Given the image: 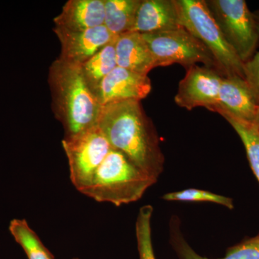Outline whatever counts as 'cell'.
Instances as JSON below:
<instances>
[{"instance_id":"1","label":"cell","mask_w":259,"mask_h":259,"mask_svg":"<svg viewBox=\"0 0 259 259\" xmlns=\"http://www.w3.org/2000/svg\"><path fill=\"white\" fill-rule=\"evenodd\" d=\"M97 125L112 148L158 180L163 171L164 157L157 133L141 101L128 100L105 105Z\"/></svg>"},{"instance_id":"2","label":"cell","mask_w":259,"mask_h":259,"mask_svg":"<svg viewBox=\"0 0 259 259\" xmlns=\"http://www.w3.org/2000/svg\"><path fill=\"white\" fill-rule=\"evenodd\" d=\"M53 112L64 129V138L73 137L97 125L102 105L88 88L80 66L58 58L49 68Z\"/></svg>"},{"instance_id":"3","label":"cell","mask_w":259,"mask_h":259,"mask_svg":"<svg viewBox=\"0 0 259 259\" xmlns=\"http://www.w3.org/2000/svg\"><path fill=\"white\" fill-rule=\"evenodd\" d=\"M156 182L125 155L112 148L81 193L97 202L121 206L139 200Z\"/></svg>"},{"instance_id":"4","label":"cell","mask_w":259,"mask_h":259,"mask_svg":"<svg viewBox=\"0 0 259 259\" xmlns=\"http://www.w3.org/2000/svg\"><path fill=\"white\" fill-rule=\"evenodd\" d=\"M181 25L212 54L223 76L244 79L243 64L227 42L204 0H177Z\"/></svg>"},{"instance_id":"5","label":"cell","mask_w":259,"mask_h":259,"mask_svg":"<svg viewBox=\"0 0 259 259\" xmlns=\"http://www.w3.org/2000/svg\"><path fill=\"white\" fill-rule=\"evenodd\" d=\"M207 8L227 42L244 64L259 42L254 17L244 0H208Z\"/></svg>"},{"instance_id":"6","label":"cell","mask_w":259,"mask_h":259,"mask_svg":"<svg viewBox=\"0 0 259 259\" xmlns=\"http://www.w3.org/2000/svg\"><path fill=\"white\" fill-rule=\"evenodd\" d=\"M142 35L152 54L156 67L179 64L187 69L201 63L219 71L210 51L184 28Z\"/></svg>"},{"instance_id":"7","label":"cell","mask_w":259,"mask_h":259,"mask_svg":"<svg viewBox=\"0 0 259 259\" xmlns=\"http://www.w3.org/2000/svg\"><path fill=\"white\" fill-rule=\"evenodd\" d=\"M62 146L69 162L70 180L81 192L90 185L112 146L97 125L73 137L64 138Z\"/></svg>"},{"instance_id":"8","label":"cell","mask_w":259,"mask_h":259,"mask_svg":"<svg viewBox=\"0 0 259 259\" xmlns=\"http://www.w3.org/2000/svg\"><path fill=\"white\" fill-rule=\"evenodd\" d=\"M187 70L175 97L177 105L188 110L203 107L214 112L224 76L217 69L194 65Z\"/></svg>"},{"instance_id":"9","label":"cell","mask_w":259,"mask_h":259,"mask_svg":"<svg viewBox=\"0 0 259 259\" xmlns=\"http://www.w3.org/2000/svg\"><path fill=\"white\" fill-rule=\"evenodd\" d=\"M54 31L61 44L59 59L79 66L116 38L105 25L80 31L54 27Z\"/></svg>"},{"instance_id":"10","label":"cell","mask_w":259,"mask_h":259,"mask_svg":"<svg viewBox=\"0 0 259 259\" xmlns=\"http://www.w3.org/2000/svg\"><path fill=\"white\" fill-rule=\"evenodd\" d=\"M151 88L148 75L117 66L102 81L96 97L102 107L128 100L141 101L149 95Z\"/></svg>"},{"instance_id":"11","label":"cell","mask_w":259,"mask_h":259,"mask_svg":"<svg viewBox=\"0 0 259 259\" xmlns=\"http://www.w3.org/2000/svg\"><path fill=\"white\" fill-rule=\"evenodd\" d=\"M180 28L177 0H141L131 32L151 33Z\"/></svg>"},{"instance_id":"12","label":"cell","mask_w":259,"mask_h":259,"mask_svg":"<svg viewBox=\"0 0 259 259\" xmlns=\"http://www.w3.org/2000/svg\"><path fill=\"white\" fill-rule=\"evenodd\" d=\"M56 28L80 31L105 23V0H69L54 19Z\"/></svg>"},{"instance_id":"13","label":"cell","mask_w":259,"mask_h":259,"mask_svg":"<svg viewBox=\"0 0 259 259\" xmlns=\"http://www.w3.org/2000/svg\"><path fill=\"white\" fill-rule=\"evenodd\" d=\"M257 107L243 78L238 76L223 77L218 105L214 112L224 110L242 120L253 122Z\"/></svg>"},{"instance_id":"14","label":"cell","mask_w":259,"mask_h":259,"mask_svg":"<svg viewBox=\"0 0 259 259\" xmlns=\"http://www.w3.org/2000/svg\"><path fill=\"white\" fill-rule=\"evenodd\" d=\"M117 66L148 75L156 68V63L142 34L130 32L116 37L115 41Z\"/></svg>"},{"instance_id":"15","label":"cell","mask_w":259,"mask_h":259,"mask_svg":"<svg viewBox=\"0 0 259 259\" xmlns=\"http://www.w3.org/2000/svg\"><path fill=\"white\" fill-rule=\"evenodd\" d=\"M114 41L102 48L80 66L85 82L95 96L102 81L117 66Z\"/></svg>"},{"instance_id":"16","label":"cell","mask_w":259,"mask_h":259,"mask_svg":"<svg viewBox=\"0 0 259 259\" xmlns=\"http://www.w3.org/2000/svg\"><path fill=\"white\" fill-rule=\"evenodd\" d=\"M141 0H105L104 25L114 36L131 32Z\"/></svg>"},{"instance_id":"17","label":"cell","mask_w":259,"mask_h":259,"mask_svg":"<svg viewBox=\"0 0 259 259\" xmlns=\"http://www.w3.org/2000/svg\"><path fill=\"white\" fill-rule=\"evenodd\" d=\"M172 241L180 259H259V234L232 247L223 258H206L199 255L179 233H174Z\"/></svg>"},{"instance_id":"18","label":"cell","mask_w":259,"mask_h":259,"mask_svg":"<svg viewBox=\"0 0 259 259\" xmlns=\"http://www.w3.org/2000/svg\"><path fill=\"white\" fill-rule=\"evenodd\" d=\"M216 112L222 115L239 136L244 145L252 171L259 182V130L253 122L242 120L229 112L222 110Z\"/></svg>"},{"instance_id":"19","label":"cell","mask_w":259,"mask_h":259,"mask_svg":"<svg viewBox=\"0 0 259 259\" xmlns=\"http://www.w3.org/2000/svg\"><path fill=\"white\" fill-rule=\"evenodd\" d=\"M9 231L28 259H55L25 219H13Z\"/></svg>"},{"instance_id":"20","label":"cell","mask_w":259,"mask_h":259,"mask_svg":"<svg viewBox=\"0 0 259 259\" xmlns=\"http://www.w3.org/2000/svg\"><path fill=\"white\" fill-rule=\"evenodd\" d=\"M153 208L147 204L139 209L136 223V236L139 259H156L153 250L151 220Z\"/></svg>"},{"instance_id":"21","label":"cell","mask_w":259,"mask_h":259,"mask_svg":"<svg viewBox=\"0 0 259 259\" xmlns=\"http://www.w3.org/2000/svg\"><path fill=\"white\" fill-rule=\"evenodd\" d=\"M166 201H179V202H212L221 204L227 208H234L233 199L226 196L221 195L198 189H187V190L169 192L162 197Z\"/></svg>"},{"instance_id":"22","label":"cell","mask_w":259,"mask_h":259,"mask_svg":"<svg viewBox=\"0 0 259 259\" xmlns=\"http://www.w3.org/2000/svg\"><path fill=\"white\" fill-rule=\"evenodd\" d=\"M244 79L254 100L255 105L259 106V52L243 65Z\"/></svg>"},{"instance_id":"23","label":"cell","mask_w":259,"mask_h":259,"mask_svg":"<svg viewBox=\"0 0 259 259\" xmlns=\"http://www.w3.org/2000/svg\"><path fill=\"white\" fill-rule=\"evenodd\" d=\"M253 123L254 124V125L256 126L257 128L259 130V106L257 107Z\"/></svg>"},{"instance_id":"24","label":"cell","mask_w":259,"mask_h":259,"mask_svg":"<svg viewBox=\"0 0 259 259\" xmlns=\"http://www.w3.org/2000/svg\"><path fill=\"white\" fill-rule=\"evenodd\" d=\"M253 17H254V20L255 24H256L257 30H258V37H259V10H256L254 13H253Z\"/></svg>"},{"instance_id":"25","label":"cell","mask_w":259,"mask_h":259,"mask_svg":"<svg viewBox=\"0 0 259 259\" xmlns=\"http://www.w3.org/2000/svg\"><path fill=\"white\" fill-rule=\"evenodd\" d=\"M72 259H79V258H72Z\"/></svg>"}]
</instances>
